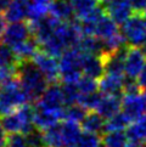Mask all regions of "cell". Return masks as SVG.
Wrapping results in <instances>:
<instances>
[{
	"label": "cell",
	"mask_w": 146,
	"mask_h": 147,
	"mask_svg": "<svg viewBox=\"0 0 146 147\" xmlns=\"http://www.w3.org/2000/svg\"><path fill=\"white\" fill-rule=\"evenodd\" d=\"M77 88L79 90L80 95H88L99 91V83L96 79H93L90 77L83 76L77 83Z\"/></svg>",
	"instance_id": "obj_28"
},
{
	"label": "cell",
	"mask_w": 146,
	"mask_h": 147,
	"mask_svg": "<svg viewBox=\"0 0 146 147\" xmlns=\"http://www.w3.org/2000/svg\"><path fill=\"white\" fill-rule=\"evenodd\" d=\"M35 66L39 68V71L43 73L50 84H55L60 79V62L56 57L45 54L44 51H39L33 60Z\"/></svg>",
	"instance_id": "obj_9"
},
{
	"label": "cell",
	"mask_w": 146,
	"mask_h": 147,
	"mask_svg": "<svg viewBox=\"0 0 146 147\" xmlns=\"http://www.w3.org/2000/svg\"><path fill=\"white\" fill-rule=\"evenodd\" d=\"M122 34L130 46H143L146 43V18L143 13H134L122 26Z\"/></svg>",
	"instance_id": "obj_6"
},
{
	"label": "cell",
	"mask_w": 146,
	"mask_h": 147,
	"mask_svg": "<svg viewBox=\"0 0 146 147\" xmlns=\"http://www.w3.org/2000/svg\"><path fill=\"white\" fill-rule=\"evenodd\" d=\"M32 36L33 35L30 24L28 22H24V21H21V22L10 23L7 26L1 38V41L9 45L11 49H15L24 41L30 39Z\"/></svg>",
	"instance_id": "obj_7"
},
{
	"label": "cell",
	"mask_w": 146,
	"mask_h": 147,
	"mask_svg": "<svg viewBox=\"0 0 146 147\" xmlns=\"http://www.w3.org/2000/svg\"><path fill=\"white\" fill-rule=\"evenodd\" d=\"M14 77H16V69H10V68L0 67V85H3L6 80L11 79Z\"/></svg>",
	"instance_id": "obj_33"
},
{
	"label": "cell",
	"mask_w": 146,
	"mask_h": 147,
	"mask_svg": "<svg viewBox=\"0 0 146 147\" xmlns=\"http://www.w3.org/2000/svg\"><path fill=\"white\" fill-rule=\"evenodd\" d=\"M60 119H64V113L49 111V109H45L40 106L34 107L33 123L34 127L40 131H45L49 128L54 127L55 124L60 123Z\"/></svg>",
	"instance_id": "obj_15"
},
{
	"label": "cell",
	"mask_w": 146,
	"mask_h": 147,
	"mask_svg": "<svg viewBox=\"0 0 146 147\" xmlns=\"http://www.w3.org/2000/svg\"><path fill=\"white\" fill-rule=\"evenodd\" d=\"M26 139H27L29 147H46L44 140V133L36 128H34L32 131H29L28 134H26Z\"/></svg>",
	"instance_id": "obj_31"
},
{
	"label": "cell",
	"mask_w": 146,
	"mask_h": 147,
	"mask_svg": "<svg viewBox=\"0 0 146 147\" xmlns=\"http://www.w3.org/2000/svg\"><path fill=\"white\" fill-rule=\"evenodd\" d=\"M76 147H102V140L99 135L83 133Z\"/></svg>",
	"instance_id": "obj_30"
},
{
	"label": "cell",
	"mask_w": 146,
	"mask_h": 147,
	"mask_svg": "<svg viewBox=\"0 0 146 147\" xmlns=\"http://www.w3.org/2000/svg\"><path fill=\"white\" fill-rule=\"evenodd\" d=\"M103 7L108 16L121 26H123L134 15V10L129 0H112Z\"/></svg>",
	"instance_id": "obj_13"
},
{
	"label": "cell",
	"mask_w": 146,
	"mask_h": 147,
	"mask_svg": "<svg viewBox=\"0 0 146 147\" xmlns=\"http://www.w3.org/2000/svg\"><path fill=\"white\" fill-rule=\"evenodd\" d=\"M6 140H7L6 131L4 130L1 123H0V147H5V145H6Z\"/></svg>",
	"instance_id": "obj_38"
},
{
	"label": "cell",
	"mask_w": 146,
	"mask_h": 147,
	"mask_svg": "<svg viewBox=\"0 0 146 147\" xmlns=\"http://www.w3.org/2000/svg\"><path fill=\"white\" fill-rule=\"evenodd\" d=\"M99 1H100V4H102V5H103V4H105V5H106L107 3H110V1H112V0H99Z\"/></svg>",
	"instance_id": "obj_40"
},
{
	"label": "cell",
	"mask_w": 146,
	"mask_h": 147,
	"mask_svg": "<svg viewBox=\"0 0 146 147\" xmlns=\"http://www.w3.org/2000/svg\"><path fill=\"white\" fill-rule=\"evenodd\" d=\"M60 23H61L60 21L53 17L51 15L41 18L39 21H35V22H29L30 28H32V35H33V38L38 41L39 45L45 43V41L55 33L57 26Z\"/></svg>",
	"instance_id": "obj_12"
},
{
	"label": "cell",
	"mask_w": 146,
	"mask_h": 147,
	"mask_svg": "<svg viewBox=\"0 0 146 147\" xmlns=\"http://www.w3.org/2000/svg\"><path fill=\"white\" fill-rule=\"evenodd\" d=\"M82 67H83V76L90 77L96 80L101 79L103 74H105V59L102 56L89 55L83 52Z\"/></svg>",
	"instance_id": "obj_14"
},
{
	"label": "cell",
	"mask_w": 146,
	"mask_h": 147,
	"mask_svg": "<svg viewBox=\"0 0 146 147\" xmlns=\"http://www.w3.org/2000/svg\"><path fill=\"white\" fill-rule=\"evenodd\" d=\"M122 111V98L119 96H112V95H103L101 97V101L96 108V112L102 115L106 120L117 115Z\"/></svg>",
	"instance_id": "obj_17"
},
{
	"label": "cell",
	"mask_w": 146,
	"mask_h": 147,
	"mask_svg": "<svg viewBox=\"0 0 146 147\" xmlns=\"http://www.w3.org/2000/svg\"><path fill=\"white\" fill-rule=\"evenodd\" d=\"M146 65V56L138 46H129L124 62V73L128 79L138 78Z\"/></svg>",
	"instance_id": "obj_10"
},
{
	"label": "cell",
	"mask_w": 146,
	"mask_h": 147,
	"mask_svg": "<svg viewBox=\"0 0 146 147\" xmlns=\"http://www.w3.org/2000/svg\"><path fill=\"white\" fill-rule=\"evenodd\" d=\"M29 98L16 77L1 85L0 91V115H6L28 105Z\"/></svg>",
	"instance_id": "obj_3"
},
{
	"label": "cell",
	"mask_w": 146,
	"mask_h": 147,
	"mask_svg": "<svg viewBox=\"0 0 146 147\" xmlns=\"http://www.w3.org/2000/svg\"><path fill=\"white\" fill-rule=\"evenodd\" d=\"M14 0H0V13H5L9 10Z\"/></svg>",
	"instance_id": "obj_37"
},
{
	"label": "cell",
	"mask_w": 146,
	"mask_h": 147,
	"mask_svg": "<svg viewBox=\"0 0 146 147\" xmlns=\"http://www.w3.org/2000/svg\"><path fill=\"white\" fill-rule=\"evenodd\" d=\"M87 113H88L87 109H84L78 103L72 105V106H67L64 111V120H68V122L79 124L83 122Z\"/></svg>",
	"instance_id": "obj_26"
},
{
	"label": "cell",
	"mask_w": 146,
	"mask_h": 147,
	"mask_svg": "<svg viewBox=\"0 0 146 147\" xmlns=\"http://www.w3.org/2000/svg\"><path fill=\"white\" fill-rule=\"evenodd\" d=\"M30 4L33 5H36V6H40V7H45V9H49L50 10V6L55 0H29Z\"/></svg>",
	"instance_id": "obj_36"
},
{
	"label": "cell",
	"mask_w": 146,
	"mask_h": 147,
	"mask_svg": "<svg viewBox=\"0 0 146 147\" xmlns=\"http://www.w3.org/2000/svg\"><path fill=\"white\" fill-rule=\"evenodd\" d=\"M50 15L60 22H71L76 16L72 4L67 0H55L50 6Z\"/></svg>",
	"instance_id": "obj_21"
},
{
	"label": "cell",
	"mask_w": 146,
	"mask_h": 147,
	"mask_svg": "<svg viewBox=\"0 0 146 147\" xmlns=\"http://www.w3.org/2000/svg\"><path fill=\"white\" fill-rule=\"evenodd\" d=\"M0 91H1V85H0Z\"/></svg>",
	"instance_id": "obj_43"
},
{
	"label": "cell",
	"mask_w": 146,
	"mask_h": 147,
	"mask_svg": "<svg viewBox=\"0 0 146 147\" xmlns=\"http://www.w3.org/2000/svg\"><path fill=\"white\" fill-rule=\"evenodd\" d=\"M124 76H116V74H108L105 73L103 77L99 82V90L103 95H112L119 96L123 94L124 83H126Z\"/></svg>",
	"instance_id": "obj_16"
},
{
	"label": "cell",
	"mask_w": 146,
	"mask_h": 147,
	"mask_svg": "<svg viewBox=\"0 0 146 147\" xmlns=\"http://www.w3.org/2000/svg\"><path fill=\"white\" fill-rule=\"evenodd\" d=\"M129 124H130V120L121 112L117 115L106 120L105 133H107V131H123L124 129H127L129 127Z\"/></svg>",
	"instance_id": "obj_27"
},
{
	"label": "cell",
	"mask_w": 146,
	"mask_h": 147,
	"mask_svg": "<svg viewBox=\"0 0 146 147\" xmlns=\"http://www.w3.org/2000/svg\"><path fill=\"white\" fill-rule=\"evenodd\" d=\"M34 117V108L29 105L21 107L17 111H15L10 114L3 115L0 119L4 130L7 134H28L35 127L33 123Z\"/></svg>",
	"instance_id": "obj_4"
},
{
	"label": "cell",
	"mask_w": 146,
	"mask_h": 147,
	"mask_svg": "<svg viewBox=\"0 0 146 147\" xmlns=\"http://www.w3.org/2000/svg\"><path fill=\"white\" fill-rule=\"evenodd\" d=\"M82 129L84 130V133H90V134H105L106 129V119L100 115L96 111H90L88 112L87 115L83 119Z\"/></svg>",
	"instance_id": "obj_19"
},
{
	"label": "cell",
	"mask_w": 146,
	"mask_h": 147,
	"mask_svg": "<svg viewBox=\"0 0 146 147\" xmlns=\"http://www.w3.org/2000/svg\"><path fill=\"white\" fill-rule=\"evenodd\" d=\"M29 4V0H14L9 10L5 12L6 21L10 23H15L24 21V18H28Z\"/></svg>",
	"instance_id": "obj_20"
},
{
	"label": "cell",
	"mask_w": 146,
	"mask_h": 147,
	"mask_svg": "<svg viewBox=\"0 0 146 147\" xmlns=\"http://www.w3.org/2000/svg\"><path fill=\"white\" fill-rule=\"evenodd\" d=\"M134 10V13H145L146 11V0H129Z\"/></svg>",
	"instance_id": "obj_34"
},
{
	"label": "cell",
	"mask_w": 146,
	"mask_h": 147,
	"mask_svg": "<svg viewBox=\"0 0 146 147\" xmlns=\"http://www.w3.org/2000/svg\"><path fill=\"white\" fill-rule=\"evenodd\" d=\"M102 147H127L128 136L123 131H107L102 135Z\"/></svg>",
	"instance_id": "obj_24"
},
{
	"label": "cell",
	"mask_w": 146,
	"mask_h": 147,
	"mask_svg": "<svg viewBox=\"0 0 146 147\" xmlns=\"http://www.w3.org/2000/svg\"><path fill=\"white\" fill-rule=\"evenodd\" d=\"M62 91H64L66 107L78 103L80 92L77 88V84H64L62 85Z\"/></svg>",
	"instance_id": "obj_29"
},
{
	"label": "cell",
	"mask_w": 146,
	"mask_h": 147,
	"mask_svg": "<svg viewBox=\"0 0 146 147\" xmlns=\"http://www.w3.org/2000/svg\"><path fill=\"white\" fill-rule=\"evenodd\" d=\"M144 96H145V100H146V91H145V95Z\"/></svg>",
	"instance_id": "obj_42"
},
{
	"label": "cell",
	"mask_w": 146,
	"mask_h": 147,
	"mask_svg": "<svg viewBox=\"0 0 146 147\" xmlns=\"http://www.w3.org/2000/svg\"><path fill=\"white\" fill-rule=\"evenodd\" d=\"M16 78L29 101H39L48 89L49 82L33 61H22L16 67Z\"/></svg>",
	"instance_id": "obj_1"
},
{
	"label": "cell",
	"mask_w": 146,
	"mask_h": 147,
	"mask_svg": "<svg viewBox=\"0 0 146 147\" xmlns=\"http://www.w3.org/2000/svg\"><path fill=\"white\" fill-rule=\"evenodd\" d=\"M46 147H76L82 136L79 124L62 120L43 131Z\"/></svg>",
	"instance_id": "obj_2"
},
{
	"label": "cell",
	"mask_w": 146,
	"mask_h": 147,
	"mask_svg": "<svg viewBox=\"0 0 146 147\" xmlns=\"http://www.w3.org/2000/svg\"><path fill=\"white\" fill-rule=\"evenodd\" d=\"M83 52L79 49L67 50L60 59V79L64 84H76L83 77Z\"/></svg>",
	"instance_id": "obj_5"
},
{
	"label": "cell",
	"mask_w": 146,
	"mask_h": 147,
	"mask_svg": "<svg viewBox=\"0 0 146 147\" xmlns=\"http://www.w3.org/2000/svg\"><path fill=\"white\" fill-rule=\"evenodd\" d=\"M20 63L14 50L3 41H0V67L16 69L17 65Z\"/></svg>",
	"instance_id": "obj_25"
},
{
	"label": "cell",
	"mask_w": 146,
	"mask_h": 147,
	"mask_svg": "<svg viewBox=\"0 0 146 147\" xmlns=\"http://www.w3.org/2000/svg\"><path fill=\"white\" fill-rule=\"evenodd\" d=\"M137 82L139 84V86L141 88V90H145L146 91V65L143 68V71L140 72L139 77L137 78Z\"/></svg>",
	"instance_id": "obj_35"
},
{
	"label": "cell",
	"mask_w": 146,
	"mask_h": 147,
	"mask_svg": "<svg viewBox=\"0 0 146 147\" xmlns=\"http://www.w3.org/2000/svg\"><path fill=\"white\" fill-rule=\"evenodd\" d=\"M127 136L129 140L146 144V114L129 124L127 128Z\"/></svg>",
	"instance_id": "obj_23"
},
{
	"label": "cell",
	"mask_w": 146,
	"mask_h": 147,
	"mask_svg": "<svg viewBox=\"0 0 146 147\" xmlns=\"http://www.w3.org/2000/svg\"><path fill=\"white\" fill-rule=\"evenodd\" d=\"M36 106H40L45 109H49V111L64 113L66 108V102L62 86H60L57 83L51 84L43 94V96L39 98V101H36Z\"/></svg>",
	"instance_id": "obj_8"
},
{
	"label": "cell",
	"mask_w": 146,
	"mask_h": 147,
	"mask_svg": "<svg viewBox=\"0 0 146 147\" xmlns=\"http://www.w3.org/2000/svg\"><path fill=\"white\" fill-rule=\"evenodd\" d=\"M118 33H121L118 30V24L107 13H105L97 21L95 24V29H94V36H96L97 39L102 41L112 38Z\"/></svg>",
	"instance_id": "obj_18"
},
{
	"label": "cell",
	"mask_w": 146,
	"mask_h": 147,
	"mask_svg": "<svg viewBox=\"0 0 146 147\" xmlns=\"http://www.w3.org/2000/svg\"><path fill=\"white\" fill-rule=\"evenodd\" d=\"M5 147H29L26 135L23 134H10L7 136Z\"/></svg>",
	"instance_id": "obj_32"
},
{
	"label": "cell",
	"mask_w": 146,
	"mask_h": 147,
	"mask_svg": "<svg viewBox=\"0 0 146 147\" xmlns=\"http://www.w3.org/2000/svg\"><path fill=\"white\" fill-rule=\"evenodd\" d=\"M130 123L141 118L146 112V100L140 94L137 95H123L122 97V111Z\"/></svg>",
	"instance_id": "obj_11"
},
{
	"label": "cell",
	"mask_w": 146,
	"mask_h": 147,
	"mask_svg": "<svg viewBox=\"0 0 146 147\" xmlns=\"http://www.w3.org/2000/svg\"><path fill=\"white\" fill-rule=\"evenodd\" d=\"M71 4L74 10L76 18L79 21L91 16L101 5L99 0H71Z\"/></svg>",
	"instance_id": "obj_22"
},
{
	"label": "cell",
	"mask_w": 146,
	"mask_h": 147,
	"mask_svg": "<svg viewBox=\"0 0 146 147\" xmlns=\"http://www.w3.org/2000/svg\"><path fill=\"white\" fill-rule=\"evenodd\" d=\"M144 16H145V18H146V11H145V13H144Z\"/></svg>",
	"instance_id": "obj_41"
},
{
	"label": "cell",
	"mask_w": 146,
	"mask_h": 147,
	"mask_svg": "<svg viewBox=\"0 0 146 147\" xmlns=\"http://www.w3.org/2000/svg\"><path fill=\"white\" fill-rule=\"evenodd\" d=\"M67 1H70V0H67Z\"/></svg>",
	"instance_id": "obj_44"
},
{
	"label": "cell",
	"mask_w": 146,
	"mask_h": 147,
	"mask_svg": "<svg viewBox=\"0 0 146 147\" xmlns=\"http://www.w3.org/2000/svg\"><path fill=\"white\" fill-rule=\"evenodd\" d=\"M6 27H7L6 26V18H5V16H1V13H0V40H1V38H3Z\"/></svg>",
	"instance_id": "obj_39"
}]
</instances>
